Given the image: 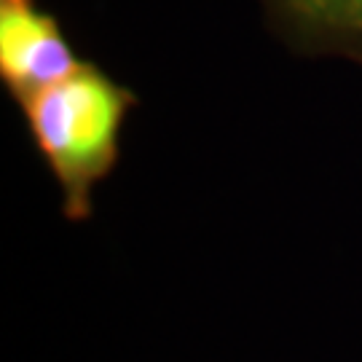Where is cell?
Listing matches in <instances>:
<instances>
[{
    "label": "cell",
    "mask_w": 362,
    "mask_h": 362,
    "mask_svg": "<svg viewBox=\"0 0 362 362\" xmlns=\"http://www.w3.org/2000/svg\"><path fill=\"white\" fill-rule=\"evenodd\" d=\"M140 97L107 70L83 59L70 76L19 103L38 158L59 188L67 223L94 215V191L121 164L124 127Z\"/></svg>",
    "instance_id": "cell-1"
},
{
    "label": "cell",
    "mask_w": 362,
    "mask_h": 362,
    "mask_svg": "<svg viewBox=\"0 0 362 362\" xmlns=\"http://www.w3.org/2000/svg\"><path fill=\"white\" fill-rule=\"evenodd\" d=\"M83 65L59 16L40 0H0V83L19 105Z\"/></svg>",
    "instance_id": "cell-2"
},
{
    "label": "cell",
    "mask_w": 362,
    "mask_h": 362,
    "mask_svg": "<svg viewBox=\"0 0 362 362\" xmlns=\"http://www.w3.org/2000/svg\"><path fill=\"white\" fill-rule=\"evenodd\" d=\"M266 27L296 57L362 65V0H263Z\"/></svg>",
    "instance_id": "cell-3"
}]
</instances>
